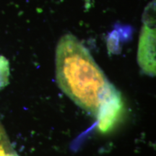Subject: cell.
<instances>
[{"mask_svg": "<svg viewBox=\"0 0 156 156\" xmlns=\"http://www.w3.org/2000/svg\"><path fill=\"white\" fill-rule=\"evenodd\" d=\"M56 79L72 101L95 117L114 87L89 51L72 34L62 36L56 46Z\"/></svg>", "mask_w": 156, "mask_h": 156, "instance_id": "6da1fadb", "label": "cell"}, {"mask_svg": "<svg viewBox=\"0 0 156 156\" xmlns=\"http://www.w3.org/2000/svg\"><path fill=\"white\" fill-rule=\"evenodd\" d=\"M124 102L119 91L115 87L103 100L95 116L97 129L106 133L113 129L124 112Z\"/></svg>", "mask_w": 156, "mask_h": 156, "instance_id": "7a4b0ae2", "label": "cell"}, {"mask_svg": "<svg viewBox=\"0 0 156 156\" xmlns=\"http://www.w3.org/2000/svg\"><path fill=\"white\" fill-rule=\"evenodd\" d=\"M147 23L142 27L140 37L137 60L142 71L151 76L155 75V29L150 25L149 15Z\"/></svg>", "mask_w": 156, "mask_h": 156, "instance_id": "3957f363", "label": "cell"}, {"mask_svg": "<svg viewBox=\"0 0 156 156\" xmlns=\"http://www.w3.org/2000/svg\"><path fill=\"white\" fill-rule=\"evenodd\" d=\"M17 154L11 143L0 119V156H14Z\"/></svg>", "mask_w": 156, "mask_h": 156, "instance_id": "277c9868", "label": "cell"}, {"mask_svg": "<svg viewBox=\"0 0 156 156\" xmlns=\"http://www.w3.org/2000/svg\"><path fill=\"white\" fill-rule=\"evenodd\" d=\"M9 64L8 60L2 56H0V90L9 84Z\"/></svg>", "mask_w": 156, "mask_h": 156, "instance_id": "5b68a950", "label": "cell"}, {"mask_svg": "<svg viewBox=\"0 0 156 156\" xmlns=\"http://www.w3.org/2000/svg\"><path fill=\"white\" fill-rule=\"evenodd\" d=\"M14 156H18V155H14Z\"/></svg>", "mask_w": 156, "mask_h": 156, "instance_id": "8992f818", "label": "cell"}]
</instances>
